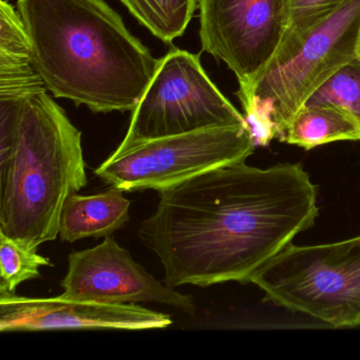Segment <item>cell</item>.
I'll use <instances>...</instances> for the list:
<instances>
[{"mask_svg": "<svg viewBox=\"0 0 360 360\" xmlns=\"http://www.w3.org/2000/svg\"><path fill=\"white\" fill-rule=\"evenodd\" d=\"M267 300L333 328L360 326V236L318 245L290 243L252 276Z\"/></svg>", "mask_w": 360, "mask_h": 360, "instance_id": "cell-5", "label": "cell"}, {"mask_svg": "<svg viewBox=\"0 0 360 360\" xmlns=\"http://www.w3.org/2000/svg\"><path fill=\"white\" fill-rule=\"evenodd\" d=\"M227 126L248 124L206 75L200 54L174 49L160 60L150 84L132 111L123 141Z\"/></svg>", "mask_w": 360, "mask_h": 360, "instance_id": "cell-7", "label": "cell"}, {"mask_svg": "<svg viewBox=\"0 0 360 360\" xmlns=\"http://www.w3.org/2000/svg\"><path fill=\"white\" fill-rule=\"evenodd\" d=\"M170 316L138 304H117L58 296L0 297L1 332L54 330H150L172 326Z\"/></svg>", "mask_w": 360, "mask_h": 360, "instance_id": "cell-10", "label": "cell"}, {"mask_svg": "<svg viewBox=\"0 0 360 360\" xmlns=\"http://www.w3.org/2000/svg\"><path fill=\"white\" fill-rule=\"evenodd\" d=\"M202 49L239 82V98L260 79L290 26V0H199Z\"/></svg>", "mask_w": 360, "mask_h": 360, "instance_id": "cell-8", "label": "cell"}, {"mask_svg": "<svg viewBox=\"0 0 360 360\" xmlns=\"http://www.w3.org/2000/svg\"><path fill=\"white\" fill-rule=\"evenodd\" d=\"M124 191L111 186L92 195H73L62 212L60 238L63 242L84 238L111 237L129 221L130 201Z\"/></svg>", "mask_w": 360, "mask_h": 360, "instance_id": "cell-11", "label": "cell"}, {"mask_svg": "<svg viewBox=\"0 0 360 360\" xmlns=\"http://www.w3.org/2000/svg\"><path fill=\"white\" fill-rule=\"evenodd\" d=\"M155 37L170 44L184 34L199 0H121Z\"/></svg>", "mask_w": 360, "mask_h": 360, "instance_id": "cell-14", "label": "cell"}, {"mask_svg": "<svg viewBox=\"0 0 360 360\" xmlns=\"http://www.w3.org/2000/svg\"><path fill=\"white\" fill-rule=\"evenodd\" d=\"M256 147L248 126L123 141L96 168V176L128 193L160 191L208 170L246 161Z\"/></svg>", "mask_w": 360, "mask_h": 360, "instance_id": "cell-6", "label": "cell"}, {"mask_svg": "<svg viewBox=\"0 0 360 360\" xmlns=\"http://www.w3.org/2000/svg\"><path fill=\"white\" fill-rule=\"evenodd\" d=\"M32 64L30 41L20 12L0 1V98L28 96L45 89Z\"/></svg>", "mask_w": 360, "mask_h": 360, "instance_id": "cell-12", "label": "cell"}, {"mask_svg": "<svg viewBox=\"0 0 360 360\" xmlns=\"http://www.w3.org/2000/svg\"><path fill=\"white\" fill-rule=\"evenodd\" d=\"M47 88L0 98V233L39 248L87 185L82 134Z\"/></svg>", "mask_w": 360, "mask_h": 360, "instance_id": "cell-3", "label": "cell"}, {"mask_svg": "<svg viewBox=\"0 0 360 360\" xmlns=\"http://www.w3.org/2000/svg\"><path fill=\"white\" fill-rule=\"evenodd\" d=\"M64 298L117 304L155 302L195 315V300L149 274L111 237L69 255L68 271L60 282Z\"/></svg>", "mask_w": 360, "mask_h": 360, "instance_id": "cell-9", "label": "cell"}, {"mask_svg": "<svg viewBox=\"0 0 360 360\" xmlns=\"http://www.w3.org/2000/svg\"><path fill=\"white\" fill-rule=\"evenodd\" d=\"M18 11L54 98L96 113L136 109L160 60L104 0H18Z\"/></svg>", "mask_w": 360, "mask_h": 360, "instance_id": "cell-2", "label": "cell"}, {"mask_svg": "<svg viewBox=\"0 0 360 360\" xmlns=\"http://www.w3.org/2000/svg\"><path fill=\"white\" fill-rule=\"evenodd\" d=\"M317 217V186L300 164L237 162L160 191L139 237L170 288L248 283Z\"/></svg>", "mask_w": 360, "mask_h": 360, "instance_id": "cell-1", "label": "cell"}, {"mask_svg": "<svg viewBox=\"0 0 360 360\" xmlns=\"http://www.w3.org/2000/svg\"><path fill=\"white\" fill-rule=\"evenodd\" d=\"M357 58H360V39L359 43H358Z\"/></svg>", "mask_w": 360, "mask_h": 360, "instance_id": "cell-18", "label": "cell"}, {"mask_svg": "<svg viewBox=\"0 0 360 360\" xmlns=\"http://www.w3.org/2000/svg\"><path fill=\"white\" fill-rule=\"evenodd\" d=\"M360 0L309 28L288 31L260 79L240 98L256 146L282 142L299 109L341 67L357 58Z\"/></svg>", "mask_w": 360, "mask_h": 360, "instance_id": "cell-4", "label": "cell"}, {"mask_svg": "<svg viewBox=\"0 0 360 360\" xmlns=\"http://www.w3.org/2000/svg\"><path fill=\"white\" fill-rule=\"evenodd\" d=\"M305 104L340 107L360 125V58L341 67Z\"/></svg>", "mask_w": 360, "mask_h": 360, "instance_id": "cell-16", "label": "cell"}, {"mask_svg": "<svg viewBox=\"0 0 360 360\" xmlns=\"http://www.w3.org/2000/svg\"><path fill=\"white\" fill-rule=\"evenodd\" d=\"M37 248L0 233V297L16 295L20 284L41 277L39 269L51 265Z\"/></svg>", "mask_w": 360, "mask_h": 360, "instance_id": "cell-15", "label": "cell"}, {"mask_svg": "<svg viewBox=\"0 0 360 360\" xmlns=\"http://www.w3.org/2000/svg\"><path fill=\"white\" fill-rule=\"evenodd\" d=\"M338 141H359L360 125L345 109L333 105H309L292 117L282 142L307 150Z\"/></svg>", "mask_w": 360, "mask_h": 360, "instance_id": "cell-13", "label": "cell"}, {"mask_svg": "<svg viewBox=\"0 0 360 360\" xmlns=\"http://www.w3.org/2000/svg\"><path fill=\"white\" fill-rule=\"evenodd\" d=\"M345 1L347 0H290V26L288 31L309 28L336 11Z\"/></svg>", "mask_w": 360, "mask_h": 360, "instance_id": "cell-17", "label": "cell"}]
</instances>
